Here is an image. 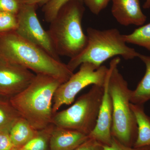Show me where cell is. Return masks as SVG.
Listing matches in <instances>:
<instances>
[{
	"label": "cell",
	"mask_w": 150,
	"mask_h": 150,
	"mask_svg": "<svg viewBox=\"0 0 150 150\" xmlns=\"http://www.w3.org/2000/svg\"><path fill=\"white\" fill-rule=\"evenodd\" d=\"M0 54L35 73L53 77L65 82L74 72L66 64L54 59L42 48L16 31L0 35Z\"/></svg>",
	"instance_id": "obj_1"
},
{
	"label": "cell",
	"mask_w": 150,
	"mask_h": 150,
	"mask_svg": "<svg viewBox=\"0 0 150 150\" xmlns=\"http://www.w3.org/2000/svg\"><path fill=\"white\" fill-rule=\"evenodd\" d=\"M63 83L51 76L35 74L29 85L10 98V102L34 129L42 130L52 123L54 94Z\"/></svg>",
	"instance_id": "obj_2"
},
{
	"label": "cell",
	"mask_w": 150,
	"mask_h": 150,
	"mask_svg": "<svg viewBox=\"0 0 150 150\" xmlns=\"http://www.w3.org/2000/svg\"><path fill=\"white\" fill-rule=\"evenodd\" d=\"M120 61L119 57H115L108 68V87L112 105L111 134L123 144L133 147L137 138L138 126L130 106L131 90L118 70Z\"/></svg>",
	"instance_id": "obj_3"
},
{
	"label": "cell",
	"mask_w": 150,
	"mask_h": 150,
	"mask_svg": "<svg viewBox=\"0 0 150 150\" xmlns=\"http://www.w3.org/2000/svg\"><path fill=\"white\" fill-rule=\"evenodd\" d=\"M80 0H72L61 9L47 30L59 56L74 58L86 46L88 38L82 27L85 8Z\"/></svg>",
	"instance_id": "obj_4"
},
{
	"label": "cell",
	"mask_w": 150,
	"mask_h": 150,
	"mask_svg": "<svg viewBox=\"0 0 150 150\" xmlns=\"http://www.w3.org/2000/svg\"><path fill=\"white\" fill-rule=\"evenodd\" d=\"M88 41L83 51L76 57L70 59L67 66L74 72L85 62L99 67L108 59L121 56L126 60L138 58L140 53L126 45L123 35L117 28L103 30L89 27L87 29Z\"/></svg>",
	"instance_id": "obj_5"
},
{
	"label": "cell",
	"mask_w": 150,
	"mask_h": 150,
	"mask_svg": "<svg viewBox=\"0 0 150 150\" xmlns=\"http://www.w3.org/2000/svg\"><path fill=\"white\" fill-rule=\"evenodd\" d=\"M103 94V87L93 85L72 105L54 114L52 123L88 135L96 125Z\"/></svg>",
	"instance_id": "obj_6"
},
{
	"label": "cell",
	"mask_w": 150,
	"mask_h": 150,
	"mask_svg": "<svg viewBox=\"0 0 150 150\" xmlns=\"http://www.w3.org/2000/svg\"><path fill=\"white\" fill-rule=\"evenodd\" d=\"M79 67V70L60 85L55 92L53 102L54 114L62 105L71 104L77 95L86 87L91 85L104 86L108 68L105 66L98 67L88 62L83 63Z\"/></svg>",
	"instance_id": "obj_7"
},
{
	"label": "cell",
	"mask_w": 150,
	"mask_h": 150,
	"mask_svg": "<svg viewBox=\"0 0 150 150\" xmlns=\"http://www.w3.org/2000/svg\"><path fill=\"white\" fill-rule=\"evenodd\" d=\"M37 6L23 4L17 15L18 35L42 48L49 55L60 60L52 44L47 30L41 25L36 13Z\"/></svg>",
	"instance_id": "obj_8"
},
{
	"label": "cell",
	"mask_w": 150,
	"mask_h": 150,
	"mask_svg": "<svg viewBox=\"0 0 150 150\" xmlns=\"http://www.w3.org/2000/svg\"><path fill=\"white\" fill-rule=\"evenodd\" d=\"M35 74L0 54V95L10 98L29 85Z\"/></svg>",
	"instance_id": "obj_9"
},
{
	"label": "cell",
	"mask_w": 150,
	"mask_h": 150,
	"mask_svg": "<svg viewBox=\"0 0 150 150\" xmlns=\"http://www.w3.org/2000/svg\"><path fill=\"white\" fill-rule=\"evenodd\" d=\"M108 75L103 86V96L96 125L88 135L89 138L96 140L104 146H110L112 139V105L108 87Z\"/></svg>",
	"instance_id": "obj_10"
},
{
	"label": "cell",
	"mask_w": 150,
	"mask_h": 150,
	"mask_svg": "<svg viewBox=\"0 0 150 150\" xmlns=\"http://www.w3.org/2000/svg\"><path fill=\"white\" fill-rule=\"evenodd\" d=\"M111 13L119 24L129 26L143 25L147 17L142 11L139 0H111Z\"/></svg>",
	"instance_id": "obj_11"
},
{
	"label": "cell",
	"mask_w": 150,
	"mask_h": 150,
	"mask_svg": "<svg viewBox=\"0 0 150 150\" xmlns=\"http://www.w3.org/2000/svg\"><path fill=\"white\" fill-rule=\"evenodd\" d=\"M88 138V135L79 131L55 126L50 138V150H74Z\"/></svg>",
	"instance_id": "obj_12"
},
{
	"label": "cell",
	"mask_w": 150,
	"mask_h": 150,
	"mask_svg": "<svg viewBox=\"0 0 150 150\" xmlns=\"http://www.w3.org/2000/svg\"><path fill=\"white\" fill-rule=\"evenodd\" d=\"M130 106L138 126L137 138L133 147L139 148L150 146V116L145 112L144 105L131 103Z\"/></svg>",
	"instance_id": "obj_13"
},
{
	"label": "cell",
	"mask_w": 150,
	"mask_h": 150,
	"mask_svg": "<svg viewBox=\"0 0 150 150\" xmlns=\"http://www.w3.org/2000/svg\"><path fill=\"white\" fill-rule=\"evenodd\" d=\"M138 58L144 64L146 72L136 88L131 90L130 102L144 105L150 100V56L140 54Z\"/></svg>",
	"instance_id": "obj_14"
},
{
	"label": "cell",
	"mask_w": 150,
	"mask_h": 150,
	"mask_svg": "<svg viewBox=\"0 0 150 150\" xmlns=\"http://www.w3.org/2000/svg\"><path fill=\"white\" fill-rule=\"evenodd\" d=\"M38 132V131L34 129L26 120L21 117L9 131L13 148H21L35 137Z\"/></svg>",
	"instance_id": "obj_15"
},
{
	"label": "cell",
	"mask_w": 150,
	"mask_h": 150,
	"mask_svg": "<svg viewBox=\"0 0 150 150\" xmlns=\"http://www.w3.org/2000/svg\"><path fill=\"white\" fill-rule=\"evenodd\" d=\"M54 125L51 123L45 129L38 131L37 134L18 150H50V138Z\"/></svg>",
	"instance_id": "obj_16"
},
{
	"label": "cell",
	"mask_w": 150,
	"mask_h": 150,
	"mask_svg": "<svg viewBox=\"0 0 150 150\" xmlns=\"http://www.w3.org/2000/svg\"><path fill=\"white\" fill-rule=\"evenodd\" d=\"M21 117L9 101L0 100V131L9 132L14 124Z\"/></svg>",
	"instance_id": "obj_17"
},
{
	"label": "cell",
	"mask_w": 150,
	"mask_h": 150,
	"mask_svg": "<svg viewBox=\"0 0 150 150\" xmlns=\"http://www.w3.org/2000/svg\"><path fill=\"white\" fill-rule=\"evenodd\" d=\"M126 43L143 47L150 52V23L140 26L127 35H123Z\"/></svg>",
	"instance_id": "obj_18"
},
{
	"label": "cell",
	"mask_w": 150,
	"mask_h": 150,
	"mask_svg": "<svg viewBox=\"0 0 150 150\" xmlns=\"http://www.w3.org/2000/svg\"><path fill=\"white\" fill-rule=\"evenodd\" d=\"M71 1L72 0H51L49 1L43 6V8L45 21L50 23L56 17L61 9Z\"/></svg>",
	"instance_id": "obj_19"
},
{
	"label": "cell",
	"mask_w": 150,
	"mask_h": 150,
	"mask_svg": "<svg viewBox=\"0 0 150 150\" xmlns=\"http://www.w3.org/2000/svg\"><path fill=\"white\" fill-rule=\"evenodd\" d=\"M17 27V15L0 11V35L16 31Z\"/></svg>",
	"instance_id": "obj_20"
},
{
	"label": "cell",
	"mask_w": 150,
	"mask_h": 150,
	"mask_svg": "<svg viewBox=\"0 0 150 150\" xmlns=\"http://www.w3.org/2000/svg\"><path fill=\"white\" fill-rule=\"evenodd\" d=\"M23 4L22 0H0V11L17 15Z\"/></svg>",
	"instance_id": "obj_21"
},
{
	"label": "cell",
	"mask_w": 150,
	"mask_h": 150,
	"mask_svg": "<svg viewBox=\"0 0 150 150\" xmlns=\"http://www.w3.org/2000/svg\"><path fill=\"white\" fill-rule=\"evenodd\" d=\"M93 13L99 14L111 0H82Z\"/></svg>",
	"instance_id": "obj_22"
},
{
	"label": "cell",
	"mask_w": 150,
	"mask_h": 150,
	"mask_svg": "<svg viewBox=\"0 0 150 150\" xmlns=\"http://www.w3.org/2000/svg\"><path fill=\"white\" fill-rule=\"evenodd\" d=\"M104 149L105 150H150V146L139 148L129 146L123 144L112 137L111 144L110 146H104Z\"/></svg>",
	"instance_id": "obj_23"
},
{
	"label": "cell",
	"mask_w": 150,
	"mask_h": 150,
	"mask_svg": "<svg viewBox=\"0 0 150 150\" xmlns=\"http://www.w3.org/2000/svg\"><path fill=\"white\" fill-rule=\"evenodd\" d=\"M74 150H105V149L104 145L96 140L89 138Z\"/></svg>",
	"instance_id": "obj_24"
},
{
	"label": "cell",
	"mask_w": 150,
	"mask_h": 150,
	"mask_svg": "<svg viewBox=\"0 0 150 150\" xmlns=\"http://www.w3.org/2000/svg\"><path fill=\"white\" fill-rule=\"evenodd\" d=\"M13 148L9 132L0 131V150H12Z\"/></svg>",
	"instance_id": "obj_25"
},
{
	"label": "cell",
	"mask_w": 150,
	"mask_h": 150,
	"mask_svg": "<svg viewBox=\"0 0 150 150\" xmlns=\"http://www.w3.org/2000/svg\"><path fill=\"white\" fill-rule=\"evenodd\" d=\"M51 0H22L23 4L44 6Z\"/></svg>",
	"instance_id": "obj_26"
},
{
	"label": "cell",
	"mask_w": 150,
	"mask_h": 150,
	"mask_svg": "<svg viewBox=\"0 0 150 150\" xmlns=\"http://www.w3.org/2000/svg\"><path fill=\"white\" fill-rule=\"evenodd\" d=\"M143 8L144 9H149L150 8V0H146Z\"/></svg>",
	"instance_id": "obj_27"
},
{
	"label": "cell",
	"mask_w": 150,
	"mask_h": 150,
	"mask_svg": "<svg viewBox=\"0 0 150 150\" xmlns=\"http://www.w3.org/2000/svg\"><path fill=\"white\" fill-rule=\"evenodd\" d=\"M12 150H18V149H16V148H13V149Z\"/></svg>",
	"instance_id": "obj_28"
}]
</instances>
